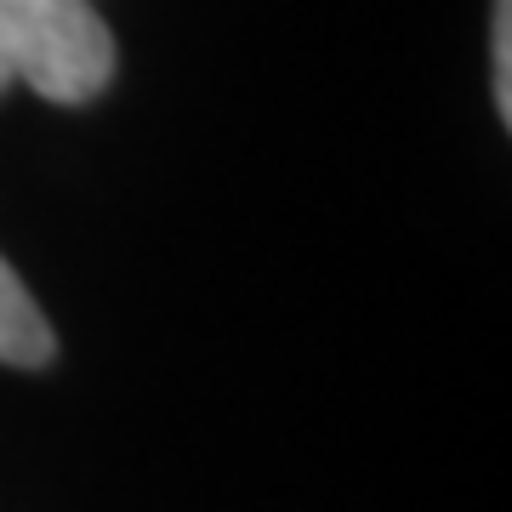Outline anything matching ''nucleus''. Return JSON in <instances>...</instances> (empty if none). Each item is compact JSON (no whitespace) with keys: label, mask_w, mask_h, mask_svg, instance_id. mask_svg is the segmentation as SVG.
Listing matches in <instances>:
<instances>
[{"label":"nucleus","mask_w":512,"mask_h":512,"mask_svg":"<svg viewBox=\"0 0 512 512\" xmlns=\"http://www.w3.org/2000/svg\"><path fill=\"white\" fill-rule=\"evenodd\" d=\"M114 80V35L86 0H0V97L29 86L80 109Z\"/></svg>","instance_id":"1"},{"label":"nucleus","mask_w":512,"mask_h":512,"mask_svg":"<svg viewBox=\"0 0 512 512\" xmlns=\"http://www.w3.org/2000/svg\"><path fill=\"white\" fill-rule=\"evenodd\" d=\"M52 325L35 308V296L23 291V279L12 274V262L0 256V365L18 370H40L52 359Z\"/></svg>","instance_id":"2"},{"label":"nucleus","mask_w":512,"mask_h":512,"mask_svg":"<svg viewBox=\"0 0 512 512\" xmlns=\"http://www.w3.org/2000/svg\"><path fill=\"white\" fill-rule=\"evenodd\" d=\"M490 46H495V109H501V120H512V0H495Z\"/></svg>","instance_id":"3"}]
</instances>
